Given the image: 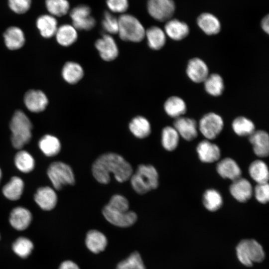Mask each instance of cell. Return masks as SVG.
Returning <instances> with one entry per match:
<instances>
[{"instance_id":"obj_4","label":"cell","mask_w":269,"mask_h":269,"mask_svg":"<svg viewBox=\"0 0 269 269\" xmlns=\"http://www.w3.org/2000/svg\"><path fill=\"white\" fill-rule=\"evenodd\" d=\"M131 185L136 193L144 194L158 185V174L152 165L140 164L130 177Z\"/></svg>"},{"instance_id":"obj_10","label":"cell","mask_w":269,"mask_h":269,"mask_svg":"<svg viewBox=\"0 0 269 269\" xmlns=\"http://www.w3.org/2000/svg\"><path fill=\"white\" fill-rule=\"evenodd\" d=\"M175 8L173 0H148L147 9L149 14L159 21H167L172 17Z\"/></svg>"},{"instance_id":"obj_40","label":"cell","mask_w":269,"mask_h":269,"mask_svg":"<svg viewBox=\"0 0 269 269\" xmlns=\"http://www.w3.org/2000/svg\"><path fill=\"white\" fill-rule=\"evenodd\" d=\"M12 248L17 256L22 258H26L31 254L33 245L28 238L20 237L14 242Z\"/></svg>"},{"instance_id":"obj_19","label":"cell","mask_w":269,"mask_h":269,"mask_svg":"<svg viewBox=\"0 0 269 269\" xmlns=\"http://www.w3.org/2000/svg\"><path fill=\"white\" fill-rule=\"evenodd\" d=\"M216 170L221 177L232 181L241 177L242 171L238 163L233 159L227 157L219 161Z\"/></svg>"},{"instance_id":"obj_14","label":"cell","mask_w":269,"mask_h":269,"mask_svg":"<svg viewBox=\"0 0 269 269\" xmlns=\"http://www.w3.org/2000/svg\"><path fill=\"white\" fill-rule=\"evenodd\" d=\"M229 191L232 196L238 202H247L252 196L253 189L250 182L241 177L233 181Z\"/></svg>"},{"instance_id":"obj_30","label":"cell","mask_w":269,"mask_h":269,"mask_svg":"<svg viewBox=\"0 0 269 269\" xmlns=\"http://www.w3.org/2000/svg\"><path fill=\"white\" fill-rule=\"evenodd\" d=\"M24 189V182L18 176H13L2 189L3 195L11 201L18 200L21 196Z\"/></svg>"},{"instance_id":"obj_48","label":"cell","mask_w":269,"mask_h":269,"mask_svg":"<svg viewBox=\"0 0 269 269\" xmlns=\"http://www.w3.org/2000/svg\"><path fill=\"white\" fill-rule=\"evenodd\" d=\"M1 178H2V172H1V170L0 168V181H1Z\"/></svg>"},{"instance_id":"obj_12","label":"cell","mask_w":269,"mask_h":269,"mask_svg":"<svg viewBox=\"0 0 269 269\" xmlns=\"http://www.w3.org/2000/svg\"><path fill=\"white\" fill-rule=\"evenodd\" d=\"M186 75L189 79L196 83H203L209 75L206 63L199 57H194L188 62L186 68Z\"/></svg>"},{"instance_id":"obj_16","label":"cell","mask_w":269,"mask_h":269,"mask_svg":"<svg viewBox=\"0 0 269 269\" xmlns=\"http://www.w3.org/2000/svg\"><path fill=\"white\" fill-rule=\"evenodd\" d=\"M24 103L29 111L39 113L45 109L48 100L42 91L39 90H30L24 95Z\"/></svg>"},{"instance_id":"obj_17","label":"cell","mask_w":269,"mask_h":269,"mask_svg":"<svg viewBox=\"0 0 269 269\" xmlns=\"http://www.w3.org/2000/svg\"><path fill=\"white\" fill-rule=\"evenodd\" d=\"M255 154L260 157H266L269 154V136L264 130H255L249 136Z\"/></svg>"},{"instance_id":"obj_39","label":"cell","mask_w":269,"mask_h":269,"mask_svg":"<svg viewBox=\"0 0 269 269\" xmlns=\"http://www.w3.org/2000/svg\"><path fill=\"white\" fill-rule=\"evenodd\" d=\"M45 4L49 14L54 17L65 15L69 10L70 4L67 0H45Z\"/></svg>"},{"instance_id":"obj_45","label":"cell","mask_w":269,"mask_h":269,"mask_svg":"<svg viewBox=\"0 0 269 269\" xmlns=\"http://www.w3.org/2000/svg\"><path fill=\"white\" fill-rule=\"evenodd\" d=\"M109 9L113 12L123 13L129 7L128 0H106Z\"/></svg>"},{"instance_id":"obj_13","label":"cell","mask_w":269,"mask_h":269,"mask_svg":"<svg viewBox=\"0 0 269 269\" xmlns=\"http://www.w3.org/2000/svg\"><path fill=\"white\" fill-rule=\"evenodd\" d=\"M173 127L180 136L187 141L194 139L198 134V123L192 118L182 116L175 119Z\"/></svg>"},{"instance_id":"obj_31","label":"cell","mask_w":269,"mask_h":269,"mask_svg":"<svg viewBox=\"0 0 269 269\" xmlns=\"http://www.w3.org/2000/svg\"><path fill=\"white\" fill-rule=\"evenodd\" d=\"M129 129L134 135L139 138L148 136L151 133V126L148 120L144 117H134L129 124Z\"/></svg>"},{"instance_id":"obj_42","label":"cell","mask_w":269,"mask_h":269,"mask_svg":"<svg viewBox=\"0 0 269 269\" xmlns=\"http://www.w3.org/2000/svg\"><path fill=\"white\" fill-rule=\"evenodd\" d=\"M103 29L109 34L118 33L119 28L118 18L110 12L106 11L104 13V17L102 22Z\"/></svg>"},{"instance_id":"obj_15","label":"cell","mask_w":269,"mask_h":269,"mask_svg":"<svg viewBox=\"0 0 269 269\" xmlns=\"http://www.w3.org/2000/svg\"><path fill=\"white\" fill-rule=\"evenodd\" d=\"M196 151L199 159L204 163H213L221 156L219 147L208 139L201 140L197 145Z\"/></svg>"},{"instance_id":"obj_44","label":"cell","mask_w":269,"mask_h":269,"mask_svg":"<svg viewBox=\"0 0 269 269\" xmlns=\"http://www.w3.org/2000/svg\"><path fill=\"white\" fill-rule=\"evenodd\" d=\"M9 8L17 14H23L30 8L31 0H7Z\"/></svg>"},{"instance_id":"obj_6","label":"cell","mask_w":269,"mask_h":269,"mask_svg":"<svg viewBox=\"0 0 269 269\" xmlns=\"http://www.w3.org/2000/svg\"><path fill=\"white\" fill-rule=\"evenodd\" d=\"M237 258L241 264L251 267L254 263L262 262L265 254L261 245L254 239L241 241L236 247Z\"/></svg>"},{"instance_id":"obj_2","label":"cell","mask_w":269,"mask_h":269,"mask_svg":"<svg viewBox=\"0 0 269 269\" xmlns=\"http://www.w3.org/2000/svg\"><path fill=\"white\" fill-rule=\"evenodd\" d=\"M129 202L124 196L116 194L102 210L105 218L111 224L119 227H128L137 220V215L129 211Z\"/></svg>"},{"instance_id":"obj_24","label":"cell","mask_w":269,"mask_h":269,"mask_svg":"<svg viewBox=\"0 0 269 269\" xmlns=\"http://www.w3.org/2000/svg\"><path fill=\"white\" fill-rule=\"evenodd\" d=\"M163 108L168 116L176 119L183 116L185 114L187 111V105L182 98L177 96H172L165 101Z\"/></svg>"},{"instance_id":"obj_37","label":"cell","mask_w":269,"mask_h":269,"mask_svg":"<svg viewBox=\"0 0 269 269\" xmlns=\"http://www.w3.org/2000/svg\"><path fill=\"white\" fill-rule=\"evenodd\" d=\"M180 135L173 127L166 126L161 132V143L164 148L171 151L178 146Z\"/></svg>"},{"instance_id":"obj_34","label":"cell","mask_w":269,"mask_h":269,"mask_svg":"<svg viewBox=\"0 0 269 269\" xmlns=\"http://www.w3.org/2000/svg\"><path fill=\"white\" fill-rule=\"evenodd\" d=\"M38 146L41 151L47 156L56 155L61 150V143L56 136L45 134L40 139Z\"/></svg>"},{"instance_id":"obj_41","label":"cell","mask_w":269,"mask_h":269,"mask_svg":"<svg viewBox=\"0 0 269 269\" xmlns=\"http://www.w3.org/2000/svg\"><path fill=\"white\" fill-rule=\"evenodd\" d=\"M116 269H145V267L140 255L136 252L119 263Z\"/></svg>"},{"instance_id":"obj_29","label":"cell","mask_w":269,"mask_h":269,"mask_svg":"<svg viewBox=\"0 0 269 269\" xmlns=\"http://www.w3.org/2000/svg\"><path fill=\"white\" fill-rule=\"evenodd\" d=\"M85 243L90 251L97 254L105 249L107 245V239L102 232L96 230H92L87 233Z\"/></svg>"},{"instance_id":"obj_32","label":"cell","mask_w":269,"mask_h":269,"mask_svg":"<svg viewBox=\"0 0 269 269\" xmlns=\"http://www.w3.org/2000/svg\"><path fill=\"white\" fill-rule=\"evenodd\" d=\"M251 177L257 183L268 182L269 172L267 164L261 159L253 161L249 167Z\"/></svg>"},{"instance_id":"obj_26","label":"cell","mask_w":269,"mask_h":269,"mask_svg":"<svg viewBox=\"0 0 269 269\" xmlns=\"http://www.w3.org/2000/svg\"><path fill=\"white\" fill-rule=\"evenodd\" d=\"M145 37L148 47L152 50L161 49L165 44L166 35L164 30L156 26H152L145 30Z\"/></svg>"},{"instance_id":"obj_11","label":"cell","mask_w":269,"mask_h":269,"mask_svg":"<svg viewBox=\"0 0 269 269\" xmlns=\"http://www.w3.org/2000/svg\"><path fill=\"white\" fill-rule=\"evenodd\" d=\"M95 46L100 57L105 61H112L118 56V46L110 34L106 33L98 39L95 43Z\"/></svg>"},{"instance_id":"obj_27","label":"cell","mask_w":269,"mask_h":269,"mask_svg":"<svg viewBox=\"0 0 269 269\" xmlns=\"http://www.w3.org/2000/svg\"><path fill=\"white\" fill-rule=\"evenodd\" d=\"M55 36L60 45L69 46L78 39L77 30L72 25L64 24L58 27Z\"/></svg>"},{"instance_id":"obj_1","label":"cell","mask_w":269,"mask_h":269,"mask_svg":"<svg viewBox=\"0 0 269 269\" xmlns=\"http://www.w3.org/2000/svg\"><path fill=\"white\" fill-rule=\"evenodd\" d=\"M92 173L94 178L101 184H108L111 174L117 181L123 183L130 179L133 173L132 165L121 155L113 152L103 154L94 162Z\"/></svg>"},{"instance_id":"obj_25","label":"cell","mask_w":269,"mask_h":269,"mask_svg":"<svg viewBox=\"0 0 269 269\" xmlns=\"http://www.w3.org/2000/svg\"><path fill=\"white\" fill-rule=\"evenodd\" d=\"M197 23L200 28L208 35L217 34L221 30L219 20L210 13L201 14L197 18Z\"/></svg>"},{"instance_id":"obj_22","label":"cell","mask_w":269,"mask_h":269,"mask_svg":"<svg viewBox=\"0 0 269 269\" xmlns=\"http://www.w3.org/2000/svg\"><path fill=\"white\" fill-rule=\"evenodd\" d=\"M3 39L6 46L10 50H17L23 46L25 39L24 34L19 27L11 26L3 33Z\"/></svg>"},{"instance_id":"obj_47","label":"cell","mask_w":269,"mask_h":269,"mask_svg":"<svg viewBox=\"0 0 269 269\" xmlns=\"http://www.w3.org/2000/svg\"><path fill=\"white\" fill-rule=\"evenodd\" d=\"M261 26L263 30L267 34L269 33V15H266L262 19Z\"/></svg>"},{"instance_id":"obj_21","label":"cell","mask_w":269,"mask_h":269,"mask_svg":"<svg viewBox=\"0 0 269 269\" xmlns=\"http://www.w3.org/2000/svg\"><path fill=\"white\" fill-rule=\"evenodd\" d=\"M32 220L31 212L23 207H17L13 209L9 216V223L17 230L26 229Z\"/></svg>"},{"instance_id":"obj_23","label":"cell","mask_w":269,"mask_h":269,"mask_svg":"<svg viewBox=\"0 0 269 269\" xmlns=\"http://www.w3.org/2000/svg\"><path fill=\"white\" fill-rule=\"evenodd\" d=\"M36 25L41 35L47 38L55 35L58 28L57 19L50 14L38 16L36 21Z\"/></svg>"},{"instance_id":"obj_5","label":"cell","mask_w":269,"mask_h":269,"mask_svg":"<svg viewBox=\"0 0 269 269\" xmlns=\"http://www.w3.org/2000/svg\"><path fill=\"white\" fill-rule=\"evenodd\" d=\"M118 34L126 41L139 42L145 38V30L141 23L135 16L123 14L118 18Z\"/></svg>"},{"instance_id":"obj_8","label":"cell","mask_w":269,"mask_h":269,"mask_svg":"<svg viewBox=\"0 0 269 269\" xmlns=\"http://www.w3.org/2000/svg\"><path fill=\"white\" fill-rule=\"evenodd\" d=\"M224 121L219 114L209 112L205 114L198 124V130L208 140L217 137L224 128Z\"/></svg>"},{"instance_id":"obj_46","label":"cell","mask_w":269,"mask_h":269,"mask_svg":"<svg viewBox=\"0 0 269 269\" xmlns=\"http://www.w3.org/2000/svg\"><path fill=\"white\" fill-rule=\"evenodd\" d=\"M59 269H80L78 266L71 261H65L62 262Z\"/></svg>"},{"instance_id":"obj_33","label":"cell","mask_w":269,"mask_h":269,"mask_svg":"<svg viewBox=\"0 0 269 269\" xmlns=\"http://www.w3.org/2000/svg\"><path fill=\"white\" fill-rule=\"evenodd\" d=\"M206 92L213 97L221 96L225 89L223 78L218 73L209 74L203 82Z\"/></svg>"},{"instance_id":"obj_28","label":"cell","mask_w":269,"mask_h":269,"mask_svg":"<svg viewBox=\"0 0 269 269\" xmlns=\"http://www.w3.org/2000/svg\"><path fill=\"white\" fill-rule=\"evenodd\" d=\"M61 74L63 79L66 82L74 84L82 79L84 71L82 66L78 63L68 61L64 65Z\"/></svg>"},{"instance_id":"obj_3","label":"cell","mask_w":269,"mask_h":269,"mask_svg":"<svg viewBox=\"0 0 269 269\" xmlns=\"http://www.w3.org/2000/svg\"><path fill=\"white\" fill-rule=\"evenodd\" d=\"M9 127L11 132V142L15 148L20 149L29 142L32 136V125L24 112L16 111L11 118Z\"/></svg>"},{"instance_id":"obj_20","label":"cell","mask_w":269,"mask_h":269,"mask_svg":"<svg viewBox=\"0 0 269 269\" xmlns=\"http://www.w3.org/2000/svg\"><path fill=\"white\" fill-rule=\"evenodd\" d=\"M189 27L186 23L176 19L167 20L164 30L166 35L175 41L184 39L189 34Z\"/></svg>"},{"instance_id":"obj_18","label":"cell","mask_w":269,"mask_h":269,"mask_svg":"<svg viewBox=\"0 0 269 269\" xmlns=\"http://www.w3.org/2000/svg\"><path fill=\"white\" fill-rule=\"evenodd\" d=\"M34 199L42 210L50 211L56 206L57 196L55 191L49 186L41 187L36 190Z\"/></svg>"},{"instance_id":"obj_38","label":"cell","mask_w":269,"mask_h":269,"mask_svg":"<svg viewBox=\"0 0 269 269\" xmlns=\"http://www.w3.org/2000/svg\"><path fill=\"white\" fill-rule=\"evenodd\" d=\"M14 164L21 172L27 173L33 170L35 161L32 156L25 150H20L14 156Z\"/></svg>"},{"instance_id":"obj_43","label":"cell","mask_w":269,"mask_h":269,"mask_svg":"<svg viewBox=\"0 0 269 269\" xmlns=\"http://www.w3.org/2000/svg\"><path fill=\"white\" fill-rule=\"evenodd\" d=\"M256 200L262 204H266L269 200V185L268 182L257 183L253 190Z\"/></svg>"},{"instance_id":"obj_36","label":"cell","mask_w":269,"mask_h":269,"mask_svg":"<svg viewBox=\"0 0 269 269\" xmlns=\"http://www.w3.org/2000/svg\"><path fill=\"white\" fill-rule=\"evenodd\" d=\"M203 204L209 211L215 212L219 210L223 205V198L220 193L215 189H209L203 195Z\"/></svg>"},{"instance_id":"obj_9","label":"cell","mask_w":269,"mask_h":269,"mask_svg":"<svg viewBox=\"0 0 269 269\" xmlns=\"http://www.w3.org/2000/svg\"><path fill=\"white\" fill-rule=\"evenodd\" d=\"M90 7L85 4L78 5L70 12L72 25L80 30H90L96 25V20L91 15Z\"/></svg>"},{"instance_id":"obj_35","label":"cell","mask_w":269,"mask_h":269,"mask_svg":"<svg viewBox=\"0 0 269 269\" xmlns=\"http://www.w3.org/2000/svg\"><path fill=\"white\" fill-rule=\"evenodd\" d=\"M232 128L234 133L240 136H249L256 130L254 122L244 116L236 118L232 122Z\"/></svg>"},{"instance_id":"obj_7","label":"cell","mask_w":269,"mask_h":269,"mask_svg":"<svg viewBox=\"0 0 269 269\" xmlns=\"http://www.w3.org/2000/svg\"><path fill=\"white\" fill-rule=\"evenodd\" d=\"M47 174L54 188L61 190L67 185L74 184L75 176L71 167L61 161H55L48 166Z\"/></svg>"}]
</instances>
